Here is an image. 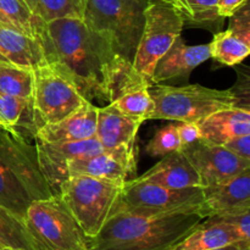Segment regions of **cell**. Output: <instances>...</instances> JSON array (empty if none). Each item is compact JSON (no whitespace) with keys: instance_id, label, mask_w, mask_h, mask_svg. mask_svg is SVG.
<instances>
[{"instance_id":"28","label":"cell","mask_w":250,"mask_h":250,"mask_svg":"<svg viewBox=\"0 0 250 250\" xmlns=\"http://www.w3.org/2000/svg\"><path fill=\"white\" fill-rule=\"evenodd\" d=\"M32 14L42 22L65 17L82 19L87 0H24Z\"/></svg>"},{"instance_id":"21","label":"cell","mask_w":250,"mask_h":250,"mask_svg":"<svg viewBox=\"0 0 250 250\" xmlns=\"http://www.w3.org/2000/svg\"><path fill=\"white\" fill-rule=\"evenodd\" d=\"M0 54L10 62L32 70L45 62L38 41L4 21H0Z\"/></svg>"},{"instance_id":"27","label":"cell","mask_w":250,"mask_h":250,"mask_svg":"<svg viewBox=\"0 0 250 250\" xmlns=\"http://www.w3.org/2000/svg\"><path fill=\"white\" fill-rule=\"evenodd\" d=\"M33 89L32 68L0 61V93L11 97L31 99Z\"/></svg>"},{"instance_id":"9","label":"cell","mask_w":250,"mask_h":250,"mask_svg":"<svg viewBox=\"0 0 250 250\" xmlns=\"http://www.w3.org/2000/svg\"><path fill=\"white\" fill-rule=\"evenodd\" d=\"M32 125L33 134L42 126L55 124L85 102L77 88L51 63L43 62L32 70Z\"/></svg>"},{"instance_id":"13","label":"cell","mask_w":250,"mask_h":250,"mask_svg":"<svg viewBox=\"0 0 250 250\" xmlns=\"http://www.w3.org/2000/svg\"><path fill=\"white\" fill-rule=\"evenodd\" d=\"M36 146L39 167L55 195H58L63 181L68 178L67 165L70 161L107 150L100 144L97 137L65 143H37Z\"/></svg>"},{"instance_id":"1","label":"cell","mask_w":250,"mask_h":250,"mask_svg":"<svg viewBox=\"0 0 250 250\" xmlns=\"http://www.w3.org/2000/svg\"><path fill=\"white\" fill-rule=\"evenodd\" d=\"M34 38L46 62L58 68L88 102H109V85L122 56L105 34L83 19L65 17L37 23Z\"/></svg>"},{"instance_id":"31","label":"cell","mask_w":250,"mask_h":250,"mask_svg":"<svg viewBox=\"0 0 250 250\" xmlns=\"http://www.w3.org/2000/svg\"><path fill=\"white\" fill-rule=\"evenodd\" d=\"M209 217L227 225L243 243L250 244V210L225 212Z\"/></svg>"},{"instance_id":"33","label":"cell","mask_w":250,"mask_h":250,"mask_svg":"<svg viewBox=\"0 0 250 250\" xmlns=\"http://www.w3.org/2000/svg\"><path fill=\"white\" fill-rule=\"evenodd\" d=\"M176 127H177L178 138H180L182 149L202 139L198 122H177Z\"/></svg>"},{"instance_id":"23","label":"cell","mask_w":250,"mask_h":250,"mask_svg":"<svg viewBox=\"0 0 250 250\" xmlns=\"http://www.w3.org/2000/svg\"><path fill=\"white\" fill-rule=\"evenodd\" d=\"M177 10L185 24L219 32L224 19L220 17L219 0H164Z\"/></svg>"},{"instance_id":"34","label":"cell","mask_w":250,"mask_h":250,"mask_svg":"<svg viewBox=\"0 0 250 250\" xmlns=\"http://www.w3.org/2000/svg\"><path fill=\"white\" fill-rule=\"evenodd\" d=\"M225 148L238 158L250 161V134L236 137L224 144Z\"/></svg>"},{"instance_id":"12","label":"cell","mask_w":250,"mask_h":250,"mask_svg":"<svg viewBox=\"0 0 250 250\" xmlns=\"http://www.w3.org/2000/svg\"><path fill=\"white\" fill-rule=\"evenodd\" d=\"M148 81L134 70L129 60L122 58L109 85V104L136 119L150 120L154 103Z\"/></svg>"},{"instance_id":"25","label":"cell","mask_w":250,"mask_h":250,"mask_svg":"<svg viewBox=\"0 0 250 250\" xmlns=\"http://www.w3.org/2000/svg\"><path fill=\"white\" fill-rule=\"evenodd\" d=\"M0 248L39 250L23 220L0 205Z\"/></svg>"},{"instance_id":"4","label":"cell","mask_w":250,"mask_h":250,"mask_svg":"<svg viewBox=\"0 0 250 250\" xmlns=\"http://www.w3.org/2000/svg\"><path fill=\"white\" fill-rule=\"evenodd\" d=\"M124 183L90 176H71L60 186L58 195L85 236L93 238L107 220L119 212Z\"/></svg>"},{"instance_id":"17","label":"cell","mask_w":250,"mask_h":250,"mask_svg":"<svg viewBox=\"0 0 250 250\" xmlns=\"http://www.w3.org/2000/svg\"><path fill=\"white\" fill-rule=\"evenodd\" d=\"M204 203L202 208L203 219L225 212L250 210V170L217 183L203 187Z\"/></svg>"},{"instance_id":"16","label":"cell","mask_w":250,"mask_h":250,"mask_svg":"<svg viewBox=\"0 0 250 250\" xmlns=\"http://www.w3.org/2000/svg\"><path fill=\"white\" fill-rule=\"evenodd\" d=\"M98 106L85 100L80 107L55 124L42 126L33 137L37 143H65L95 137Z\"/></svg>"},{"instance_id":"39","label":"cell","mask_w":250,"mask_h":250,"mask_svg":"<svg viewBox=\"0 0 250 250\" xmlns=\"http://www.w3.org/2000/svg\"><path fill=\"white\" fill-rule=\"evenodd\" d=\"M0 250H15V249H7V248H0Z\"/></svg>"},{"instance_id":"19","label":"cell","mask_w":250,"mask_h":250,"mask_svg":"<svg viewBox=\"0 0 250 250\" xmlns=\"http://www.w3.org/2000/svg\"><path fill=\"white\" fill-rule=\"evenodd\" d=\"M202 139L224 146L236 137L250 134V111L241 106L217 110L198 121Z\"/></svg>"},{"instance_id":"8","label":"cell","mask_w":250,"mask_h":250,"mask_svg":"<svg viewBox=\"0 0 250 250\" xmlns=\"http://www.w3.org/2000/svg\"><path fill=\"white\" fill-rule=\"evenodd\" d=\"M203 203V187L171 189L137 177L124 183L119 211L139 216H164L185 212L200 214Z\"/></svg>"},{"instance_id":"10","label":"cell","mask_w":250,"mask_h":250,"mask_svg":"<svg viewBox=\"0 0 250 250\" xmlns=\"http://www.w3.org/2000/svg\"><path fill=\"white\" fill-rule=\"evenodd\" d=\"M185 22L175 7L164 0H149L146 20L136 53L132 59L134 70L151 85L156 62L182 34Z\"/></svg>"},{"instance_id":"37","label":"cell","mask_w":250,"mask_h":250,"mask_svg":"<svg viewBox=\"0 0 250 250\" xmlns=\"http://www.w3.org/2000/svg\"><path fill=\"white\" fill-rule=\"evenodd\" d=\"M0 21H4V22H7V21H6V20H5V17H4V16H2V15H1V12H0ZM7 23H9V22H7Z\"/></svg>"},{"instance_id":"22","label":"cell","mask_w":250,"mask_h":250,"mask_svg":"<svg viewBox=\"0 0 250 250\" xmlns=\"http://www.w3.org/2000/svg\"><path fill=\"white\" fill-rule=\"evenodd\" d=\"M204 220L168 250H212L236 243L250 246L243 243L227 225L212 217Z\"/></svg>"},{"instance_id":"26","label":"cell","mask_w":250,"mask_h":250,"mask_svg":"<svg viewBox=\"0 0 250 250\" xmlns=\"http://www.w3.org/2000/svg\"><path fill=\"white\" fill-rule=\"evenodd\" d=\"M26 127L33 134L31 99L0 93V128L19 133L17 127Z\"/></svg>"},{"instance_id":"38","label":"cell","mask_w":250,"mask_h":250,"mask_svg":"<svg viewBox=\"0 0 250 250\" xmlns=\"http://www.w3.org/2000/svg\"><path fill=\"white\" fill-rule=\"evenodd\" d=\"M0 61H7V60H6V59H5V58H4V56H2V55H1V54H0Z\"/></svg>"},{"instance_id":"30","label":"cell","mask_w":250,"mask_h":250,"mask_svg":"<svg viewBox=\"0 0 250 250\" xmlns=\"http://www.w3.org/2000/svg\"><path fill=\"white\" fill-rule=\"evenodd\" d=\"M146 150L153 158H163L173 151L182 150L176 124L159 128L148 143Z\"/></svg>"},{"instance_id":"6","label":"cell","mask_w":250,"mask_h":250,"mask_svg":"<svg viewBox=\"0 0 250 250\" xmlns=\"http://www.w3.org/2000/svg\"><path fill=\"white\" fill-rule=\"evenodd\" d=\"M150 97L154 103L150 120L198 122L217 110L237 105L231 89H212L200 84H154Z\"/></svg>"},{"instance_id":"35","label":"cell","mask_w":250,"mask_h":250,"mask_svg":"<svg viewBox=\"0 0 250 250\" xmlns=\"http://www.w3.org/2000/svg\"><path fill=\"white\" fill-rule=\"evenodd\" d=\"M246 2H248V0H219L217 11H219L220 17H222V19L231 17Z\"/></svg>"},{"instance_id":"20","label":"cell","mask_w":250,"mask_h":250,"mask_svg":"<svg viewBox=\"0 0 250 250\" xmlns=\"http://www.w3.org/2000/svg\"><path fill=\"white\" fill-rule=\"evenodd\" d=\"M139 178L171 189L202 187L197 171L182 150L163 156L155 166L139 176Z\"/></svg>"},{"instance_id":"15","label":"cell","mask_w":250,"mask_h":250,"mask_svg":"<svg viewBox=\"0 0 250 250\" xmlns=\"http://www.w3.org/2000/svg\"><path fill=\"white\" fill-rule=\"evenodd\" d=\"M211 58L210 43L189 45L178 36L167 51L159 59L151 75V85L175 78H188L193 70Z\"/></svg>"},{"instance_id":"14","label":"cell","mask_w":250,"mask_h":250,"mask_svg":"<svg viewBox=\"0 0 250 250\" xmlns=\"http://www.w3.org/2000/svg\"><path fill=\"white\" fill-rule=\"evenodd\" d=\"M137 146L107 149L100 154L73 159L67 165V175L90 176L102 180L126 182L137 170Z\"/></svg>"},{"instance_id":"24","label":"cell","mask_w":250,"mask_h":250,"mask_svg":"<svg viewBox=\"0 0 250 250\" xmlns=\"http://www.w3.org/2000/svg\"><path fill=\"white\" fill-rule=\"evenodd\" d=\"M211 58L226 66L239 65L250 53V41L226 29L215 33L210 43Z\"/></svg>"},{"instance_id":"29","label":"cell","mask_w":250,"mask_h":250,"mask_svg":"<svg viewBox=\"0 0 250 250\" xmlns=\"http://www.w3.org/2000/svg\"><path fill=\"white\" fill-rule=\"evenodd\" d=\"M0 12L9 23L34 37L39 20L32 14L24 0H0Z\"/></svg>"},{"instance_id":"3","label":"cell","mask_w":250,"mask_h":250,"mask_svg":"<svg viewBox=\"0 0 250 250\" xmlns=\"http://www.w3.org/2000/svg\"><path fill=\"white\" fill-rule=\"evenodd\" d=\"M38 163L37 146L0 128V205L24 220L32 203L53 197Z\"/></svg>"},{"instance_id":"32","label":"cell","mask_w":250,"mask_h":250,"mask_svg":"<svg viewBox=\"0 0 250 250\" xmlns=\"http://www.w3.org/2000/svg\"><path fill=\"white\" fill-rule=\"evenodd\" d=\"M229 31L234 32L238 36L243 37L247 41H250V10L249 2H246L239 10H237L231 17H229Z\"/></svg>"},{"instance_id":"11","label":"cell","mask_w":250,"mask_h":250,"mask_svg":"<svg viewBox=\"0 0 250 250\" xmlns=\"http://www.w3.org/2000/svg\"><path fill=\"white\" fill-rule=\"evenodd\" d=\"M182 153L199 176L202 187L225 182L243 171L250 170V161L238 158L224 146L199 139L185 146Z\"/></svg>"},{"instance_id":"7","label":"cell","mask_w":250,"mask_h":250,"mask_svg":"<svg viewBox=\"0 0 250 250\" xmlns=\"http://www.w3.org/2000/svg\"><path fill=\"white\" fill-rule=\"evenodd\" d=\"M23 221L39 250H90L88 237L59 195L32 203Z\"/></svg>"},{"instance_id":"36","label":"cell","mask_w":250,"mask_h":250,"mask_svg":"<svg viewBox=\"0 0 250 250\" xmlns=\"http://www.w3.org/2000/svg\"><path fill=\"white\" fill-rule=\"evenodd\" d=\"M212 250H250V246H246V244H241V243H236V244H231V246L224 247V248L212 249Z\"/></svg>"},{"instance_id":"2","label":"cell","mask_w":250,"mask_h":250,"mask_svg":"<svg viewBox=\"0 0 250 250\" xmlns=\"http://www.w3.org/2000/svg\"><path fill=\"white\" fill-rule=\"evenodd\" d=\"M203 220L197 212L139 216L119 211L88 243L90 250H168Z\"/></svg>"},{"instance_id":"5","label":"cell","mask_w":250,"mask_h":250,"mask_svg":"<svg viewBox=\"0 0 250 250\" xmlns=\"http://www.w3.org/2000/svg\"><path fill=\"white\" fill-rule=\"evenodd\" d=\"M149 0H87L83 21L105 34L117 55L132 62Z\"/></svg>"},{"instance_id":"18","label":"cell","mask_w":250,"mask_h":250,"mask_svg":"<svg viewBox=\"0 0 250 250\" xmlns=\"http://www.w3.org/2000/svg\"><path fill=\"white\" fill-rule=\"evenodd\" d=\"M143 120L120 111L114 105L98 107L95 137L105 149L136 146V137Z\"/></svg>"}]
</instances>
